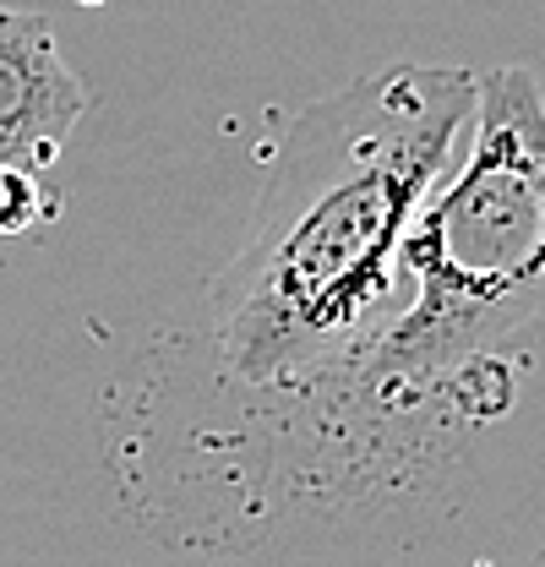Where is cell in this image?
<instances>
[{
  "label": "cell",
  "mask_w": 545,
  "mask_h": 567,
  "mask_svg": "<svg viewBox=\"0 0 545 567\" xmlns=\"http://www.w3.org/2000/svg\"><path fill=\"white\" fill-rule=\"evenodd\" d=\"M404 300L339 388L306 410L311 481L366 492L382 436L485 421L513 404V354L545 344V99L535 71L480 76L470 137L409 224Z\"/></svg>",
  "instance_id": "cell-2"
},
{
  "label": "cell",
  "mask_w": 545,
  "mask_h": 567,
  "mask_svg": "<svg viewBox=\"0 0 545 567\" xmlns=\"http://www.w3.org/2000/svg\"><path fill=\"white\" fill-rule=\"evenodd\" d=\"M475 93L470 71L399 61L284 126L251 235L203 295L213 365L246 404L295 421L382 339L409 224L470 137Z\"/></svg>",
  "instance_id": "cell-1"
},
{
  "label": "cell",
  "mask_w": 545,
  "mask_h": 567,
  "mask_svg": "<svg viewBox=\"0 0 545 567\" xmlns=\"http://www.w3.org/2000/svg\"><path fill=\"white\" fill-rule=\"evenodd\" d=\"M55 213H61V197L39 181V169L0 164V235H33L55 224Z\"/></svg>",
  "instance_id": "cell-4"
},
{
  "label": "cell",
  "mask_w": 545,
  "mask_h": 567,
  "mask_svg": "<svg viewBox=\"0 0 545 567\" xmlns=\"http://www.w3.org/2000/svg\"><path fill=\"white\" fill-rule=\"evenodd\" d=\"M88 110V82L66 66L44 11L0 6V164L50 169Z\"/></svg>",
  "instance_id": "cell-3"
}]
</instances>
